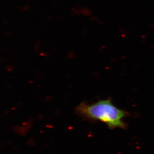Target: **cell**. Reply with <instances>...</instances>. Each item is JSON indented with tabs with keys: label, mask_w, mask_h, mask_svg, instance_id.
<instances>
[{
	"label": "cell",
	"mask_w": 154,
	"mask_h": 154,
	"mask_svg": "<svg viewBox=\"0 0 154 154\" xmlns=\"http://www.w3.org/2000/svg\"><path fill=\"white\" fill-rule=\"evenodd\" d=\"M76 111L88 119L104 122L110 129L126 128L123 119L128 113L114 106L110 99L101 100L91 105L82 103L77 107Z\"/></svg>",
	"instance_id": "1"
}]
</instances>
